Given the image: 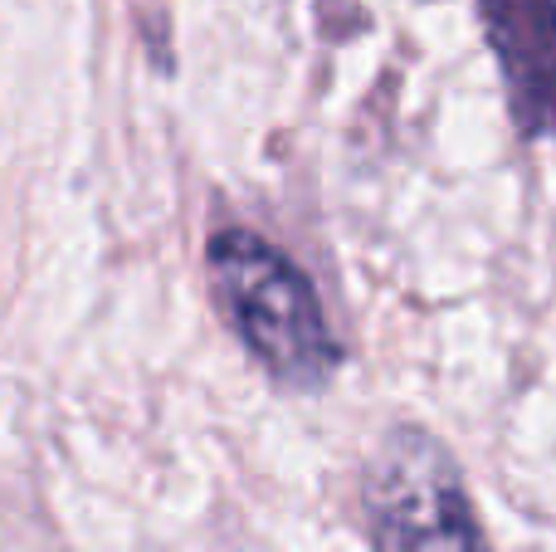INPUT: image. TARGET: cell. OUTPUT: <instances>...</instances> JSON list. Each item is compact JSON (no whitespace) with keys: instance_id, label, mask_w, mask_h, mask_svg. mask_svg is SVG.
I'll return each instance as SVG.
<instances>
[{"instance_id":"3","label":"cell","mask_w":556,"mask_h":552,"mask_svg":"<svg viewBox=\"0 0 556 552\" xmlns=\"http://www.w3.org/2000/svg\"><path fill=\"white\" fill-rule=\"evenodd\" d=\"M518 133L556 137V0H479Z\"/></svg>"},{"instance_id":"1","label":"cell","mask_w":556,"mask_h":552,"mask_svg":"<svg viewBox=\"0 0 556 552\" xmlns=\"http://www.w3.org/2000/svg\"><path fill=\"white\" fill-rule=\"evenodd\" d=\"M211 284L230 328L278 387L313 391L342 362L307 274L254 230L211 235Z\"/></svg>"},{"instance_id":"2","label":"cell","mask_w":556,"mask_h":552,"mask_svg":"<svg viewBox=\"0 0 556 552\" xmlns=\"http://www.w3.org/2000/svg\"><path fill=\"white\" fill-rule=\"evenodd\" d=\"M376 552H493L454 455L420 426H395L366 469Z\"/></svg>"}]
</instances>
